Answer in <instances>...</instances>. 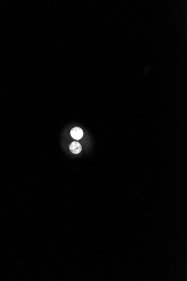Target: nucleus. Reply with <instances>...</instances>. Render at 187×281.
I'll return each instance as SVG.
<instances>
[{
  "instance_id": "nucleus-1",
  "label": "nucleus",
  "mask_w": 187,
  "mask_h": 281,
  "mask_svg": "<svg viewBox=\"0 0 187 281\" xmlns=\"http://www.w3.org/2000/svg\"><path fill=\"white\" fill-rule=\"evenodd\" d=\"M84 132L82 130L80 127H74L71 131V135L73 139L80 140L83 137Z\"/></svg>"
},
{
  "instance_id": "nucleus-2",
  "label": "nucleus",
  "mask_w": 187,
  "mask_h": 281,
  "mask_svg": "<svg viewBox=\"0 0 187 281\" xmlns=\"http://www.w3.org/2000/svg\"><path fill=\"white\" fill-rule=\"evenodd\" d=\"M70 149L73 153L77 154L81 152L82 150V147L78 142H74L70 144Z\"/></svg>"
}]
</instances>
